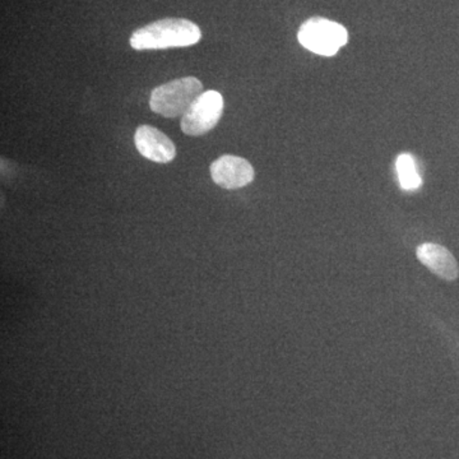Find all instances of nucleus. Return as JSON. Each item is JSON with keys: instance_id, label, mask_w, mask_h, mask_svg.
<instances>
[{"instance_id": "obj_1", "label": "nucleus", "mask_w": 459, "mask_h": 459, "mask_svg": "<svg viewBox=\"0 0 459 459\" xmlns=\"http://www.w3.org/2000/svg\"><path fill=\"white\" fill-rule=\"evenodd\" d=\"M201 29L186 18H164L135 30L131 36L134 50H162L192 47L201 41Z\"/></svg>"}, {"instance_id": "obj_2", "label": "nucleus", "mask_w": 459, "mask_h": 459, "mask_svg": "<svg viewBox=\"0 0 459 459\" xmlns=\"http://www.w3.org/2000/svg\"><path fill=\"white\" fill-rule=\"evenodd\" d=\"M204 93V84L195 77H184L156 87L151 93L150 108L165 117L184 115Z\"/></svg>"}, {"instance_id": "obj_3", "label": "nucleus", "mask_w": 459, "mask_h": 459, "mask_svg": "<svg viewBox=\"0 0 459 459\" xmlns=\"http://www.w3.org/2000/svg\"><path fill=\"white\" fill-rule=\"evenodd\" d=\"M298 39L305 49L318 56H333L349 41V33L340 23L327 18L313 17L301 25Z\"/></svg>"}, {"instance_id": "obj_4", "label": "nucleus", "mask_w": 459, "mask_h": 459, "mask_svg": "<svg viewBox=\"0 0 459 459\" xmlns=\"http://www.w3.org/2000/svg\"><path fill=\"white\" fill-rule=\"evenodd\" d=\"M223 113V98L217 91H204L192 105V108L183 115L181 131L188 135H204L212 131L219 124Z\"/></svg>"}, {"instance_id": "obj_5", "label": "nucleus", "mask_w": 459, "mask_h": 459, "mask_svg": "<svg viewBox=\"0 0 459 459\" xmlns=\"http://www.w3.org/2000/svg\"><path fill=\"white\" fill-rule=\"evenodd\" d=\"M211 177L223 189H238L255 180V169L243 157L225 155L211 165Z\"/></svg>"}, {"instance_id": "obj_6", "label": "nucleus", "mask_w": 459, "mask_h": 459, "mask_svg": "<svg viewBox=\"0 0 459 459\" xmlns=\"http://www.w3.org/2000/svg\"><path fill=\"white\" fill-rule=\"evenodd\" d=\"M138 152L146 159L159 164H168L177 156V147L170 138L151 126H141L134 135Z\"/></svg>"}, {"instance_id": "obj_7", "label": "nucleus", "mask_w": 459, "mask_h": 459, "mask_svg": "<svg viewBox=\"0 0 459 459\" xmlns=\"http://www.w3.org/2000/svg\"><path fill=\"white\" fill-rule=\"evenodd\" d=\"M416 255L425 267L440 279L446 281L458 279V263L446 247L434 243L421 244L416 250Z\"/></svg>"}, {"instance_id": "obj_8", "label": "nucleus", "mask_w": 459, "mask_h": 459, "mask_svg": "<svg viewBox=\"0 0 459 459\" xmlns=\"http://www.w3.org/2000/svg\"><path fill=\"white\" fill-rule=\"evenodd\" d=\"M395 169H397L402 189L412 192L421 186L422 179L419 175L418 168H416L415 160L409 153H401L397 157Z\"/></svg>"}]
</instances>
